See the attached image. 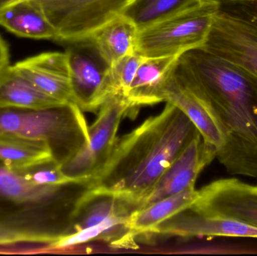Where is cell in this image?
<instances>
[{
    "instance_id": "6da1fadb",
    "label": "cell",
    "mask_w": 257,
    "mask_h": 256,
    "mask_svg": "<svg viewBox=\"0 0 257 256\" xmlns=\"http://www.w3.org/2000/svg\"><path fill=\"white\" fill-rule=\"evenodd\" d=\"M48 161L17 166L0 160V249H53L75 232V213L91 180L50 184Z\"/></svg>"
},
{
    "instance_id": "7a4b0ae2",
    "label": "cell",
    "mask_w": 257,
    "mask_h": 256,
    "mask_svg": "<svg viewBox=\"0 0 257 256\" xmlns=\"http://www.w3.org/2000/svg\"><path fill=\"white\" fill-rule=\"evenodd\" d=\"M175 74L212 108L226 134L216 157L229 174L257 177V78L202 48L183 54Z\"/></svg>"
},
{
    "instance_id": "3957f363",
    "label": "cell",
    "mask_w": 257,
    "mask_h": 256,
    "mask_svg": "<svg viewBox=\"0 0 257 256\" xmlns=\"http://www.w3.org/2000/svg\"><path fill=\"white\" fill-rule=\"evenodd\" d=\"M191 120L166 102L158 115L145 120L117 142L91 190L142 203L163 173L199 133Z\"/></svg>"
},
{
    "instance_id": "277c9868",
    "label": "cell",
    "mask_w": 257,
    "mask_h": 256,
    "mask_svg": "<svg viewBox=\"0 0 257 256\" xmlns=\"http://www.w3.org/2000/svg\"><path fill=\"white\" fill-rule=\"evenodd\" d=\"M0 134L45 143L62 165L88 141V126L73 103L51 108H0Z\"/></svg>"
},
{
    "instance_id": "5b68a950",
    "label": "cell",
    "mask_w": 257,
    "mask_h": 256,
    "mask_svg": "<svg viewBox=\"0 0 257 256\" xmlns=\"http://www.w3.org/2000/svg\"><path fill=\"white\" fill-rule=\"evenodd\" d=\"M217 0H192L174 15L140 30L136 52L145 58L181 56L202 48L214 24Z\"/></svg>"
},
{
    "instance_id": "8992f818",
    "label": "cell",
    "mask_w": 257,
    "mask_h": 256,
    "mask_svg": "<svg viewBox=\"0 0 257 256\" xmlns=\"http://www.w3.org/2000/svg\"><path fill=\"white\" fill-rule=\"evenodd\" d=\"M125 95L116 94L99 108V115L88 126V141L60 165L62 172L74 180H90L103 168L117 142V133L125 115L135 114Z\"/></svg>"
},
{
    "instance_id": "52a82bcc",
    "label": "cell",
    "mask_w": 257,
    "mask_h": 256,
    "mask_svg": "<svg viewBox=\"0 0 257 256\" xmlns=\"http://www.w3.org/2000/svg\"><path fill=\"white\" fill-rule=\"evenodd\" d=\"M57 33L58 42L87 39L121 15L133 0H33Z\"/></svg>"
},
{
    "instance_id": "ba28073f",
    "label": "cell",
    "mask_w": 257,
    "mask_h": 256,
    "mask_svg": "<svg viewBox=\"0 0 257 256\" xmlns=\"http://www.w3.org/2000/svg\"><path fill=\"white\" fill-rule=\"evenodd\" d=\"M218 4L211 32L202 48L257 78L256 26L226 5L219 1Z\"/></svg>"
},
{
    "instance_id": "9c48e42d",
    "label": "cell",
    "mask_w": 257,
    "mask_h": 256,
    "mask_svg": "<svg viewBox=\"0 0 257 256\" xmlns=\"http://www.w3.org/2000/svg\"><path fill=\"white\" fill-rule=\"evenodd\" d=\"M69 44L65 52L74 101L81 111L94 112L114 96L107 82L110 66L89 38Z\"/></svg>"
},
{
    "instance_id": "30bf717a",
    "label": "cell",
    "mask_w": 257,
    "mask_h": 256,
    "mask_svg": "<svg viewBox=\"0 0 257 256\" xmlns=\"http://www.w3.org/2000/svg\"><path fill=\"white\" fill-rule=\"evenodd\" d=\"M189 210L257 228V186L237 179L216 180L198 191L197 198Z\"/></svg>"
},
{
    "instance_id": "8fae6325",
    "label": "cell",
    "mask_w": 257,
    "mask_h": 256,
    "mask_svg": "<svg viewBox=\"0 0 257 256\" xmlns=\"http://www.w3.org/2000/svg\"><path fill=\"white\" fill-rule=\"evenodd\" d=\"M216 156V149L207 144L199 132L196 134L159 179L144 200L142 208L195 187L199 173Z\"/></svg>"
},
{
    "instance_id": "7c38bea8",
    "label": "cell",
    "mask_w": 257,
    "mask_h": 256,
    "mask_svg": "<svg viewBox=\"0 0 257 256\" xmlns=\"http://www.w3.org/2000/svg\"><path fill=\"white\" fill-rule=\"evenodd\" d=\"M12 66L48 96L62 103L75 104L66 52L42 53Z\"/></svg>"
},
{
    "instance_id": "4fadbf2b",
    "label": "cell",
    "mask_w": 257,
    "mask_h": 256,
    "mask_svg": "<svg viewBox=\"0 0 257 256\" xmlns=\"http://www.w3.org/2000/svg\"><path fill=\"white\" fill-rule=\"evenodd\" d=\"M163 100L175 105L186 114L205 142L216 149L217 154L222 150L226 143V134L215 113L175 72L166 86Z\"/></svg>"
},
{
    "instance_id": "5bb4252c",
    "label": "cell",
    "mask_w": 257,
    "mask_h": 256,
    "mask_svg": "<svg viewBox=\"0 0 257 256\" xmlns=\"http://www.w3.org/2000/svg\"><path fill=\"white\" fill-rule=\"evenodd\" d=\"M152 234L179 237H232L257 238V228L227 218L184 210L162 222Z\"/></svg>"
},
{
    "instance_id": "9a60e30c",
    "label": "cell",
    "mask_w": 257,
    "mask_h": 256,
    "mask_svg": "<svg viewBox=\"0 0 257 256\" xmlns=\"http://www.w3.org/2000/svg\"><path fill=\"white\" fill-rule=\"evenodd\" d=\"M180 57L169 56L144 60L126 95L135 112L141 106L164 102L165 90Z\"/></svg>"
},
{
    "instance_id": "2e32d148",
    "label": "cell",
    "mask_w": 257,
    "mask_h": 256,
    "mask_svg": "<svg viewBox=\"0 0 257 256\" xmlns=\"http://www.w3.org/2000/svg\"><path fill=\"white\" fill-rule=\"evenodd\" d=\"M139 30L123 15L113 18L92 33L89 39L109 66L136 52Z\"/></svg>"
},
{
    "instance_id": "e0dca14e",
    "label": "cell",
    "mask_w": 257,
    "mask_h": 256,
    "mask_svg": "<svg viewBox=\"0 0 257 256\" xmlns=\"http://www.w3.org/2000/svg\"><path fill=\"white\" fill-rule=\"evenodd\" d=\"M0 27L20 37L57 41V33L33 0H23L0 15Z\"/></svg>"
},
{
    "instance_id": "ac0fdd59",
    "label": "cell",
    "mask_w": 257,
    "mask_h": 256,
    "mask_svg": "<svg viewBox=\"0 0 257 256\" xmlns=\"http://www.w3.org/2000/svg\"><path fill=\"white\" fill-rule=\"evenodd\" d=\"M62 104L65 103L41 91L13 66L9 65L0 72V108L39 109Z\"/></svg>"
},
{
    "instance_id": "d6986e66",
    "label": "cell",
    "mask_w": 257,
    "mask_h": 256,
    "mask_svg": "<svg viewBox=\"0 0 257 256\" xmlns=\"http://www.w3.org/2000/svg\"><path fill=\"white\" fill-rule=\"evenodd\" d=\"M197 197L198 191L195 187H190L139 209L130 217V230L136 237L148 233L152 234L162 222L190 208Z\"/></svg>"
},
{
    "instance_id": "ffe728a7",
    "label": "cell",
    "mask_w": 257,
    "mask_h": 256,
    "mask_svg": "<svg viewBox=\"0 0 257 256\" xmlns=\"http://www.w3.org/2000/svg\"><path fill=\"white\" fill-rule=\"evenodd\" d=\"M53 159L43 142L0 134V160L17 166H30Z\"/></svg>"
},
{
    "instance_id": "44dd1931",
    "label": "cell",
    "mask_w": 257,
    "mask_h": 256,
    "mask_svg": "<svg viewBox=\"0 0 257 256\" xmlns=\"http://www.w3.org/2000/svg\"><path fill=\"white\" fill-rule=\"evenodd\" d=\"M192 0H133L121 15L133 21L139 31L179 12Z\"/></svg>"
},
{
    "instance_id": "7402d4cb",
    "label": "cell",
    "mask_w": 257,
    "mask_h": 256,
    "mask_svg": "<svg viewBox=\"0 0 257 256\" xmlns=\"http://www.w3.org/2000/svg\"><path fill=\"white\" fill-rule=\"evenodd\" d=\"M145 59V57L135 52L110 66L107 75V82L111 94L126 96L138 69Z\"/></svg>"
},
{
    "instance_id": "603a6c76",
    "label": "cell",
    "mask_w": 257,
    "mask_h": 256,
    "mask_svg": "<svg viewBox=\"0 0 257 256\" xmlns=\"http://www.w3.org/2000/svg\"><path fill=\"white\" fill-rule=\"evenodd\" d=\"M10 54L9 47L4 39L0 36V72L9 66Z\"/></svg>"
},
{
    "instance_id": "cb8c5ba5",
    "label": "cell",
    "mask_w": 257,
    "mask_h": 256,
    "mask_svg": "<svg viewBox=\"0 0 257 256\" xmlns=\"http://www.w3.org/2000/svg\"><path fill=\"white\" fill-rule=\"evenodd\" d=\"M23 0H0V15L11 6Z\"/></svg>"
}]
</instances>
